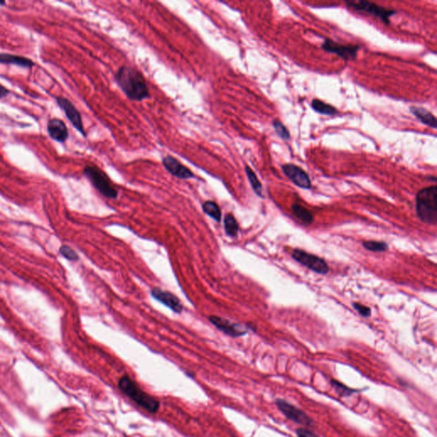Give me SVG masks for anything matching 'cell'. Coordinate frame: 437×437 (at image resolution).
Wrapping results in <instances>:
<instances>
[{
    "label": "cell",
    "mask_w": 437,
    "mask_h": 437,
    "mask_svg": "<svg viewBox=\"0 0 437 437\" xmlns=\"http://www.w3.org/2000/svg\"><path fill=\"white\" fill-rule=\"evenodd\" d=\"M362 245L365 249L373 252H385L389 249V245L386 243L378 241H366Z\"/></svg>",
    "instance_id": "cell-22"
},
{
    "label": "cell",
    "mask_w": 437,
    "mask_h": 437,
    "mask_svg": "<svg viewBox=\"0 0 437 437\" xmlns=\"http://www.w3.org/2000/svg\"><path fill=\"white\" fill-rule=\"evenodd\" d=\"M208 320L218 330H220V332L232 338H239L248 333V329L245 326H242L241 324L232 322L225 318L211 315L208 317Z\"/></svg>",
    "instance_id": "cell-9"
},
{
    "label": "cell",
    "mask_w": 437,
    "mask_h": 437,
    "mask_svg": "<svg viewBox=\"0 0 437 437\" xmlns=\"http://www.w3.org/2000/svg\"><path fill=\"white\" fill-rule=\"evenodd\" d=\"M151 296L154 299L170 308L174 313L180 314L182 312V302L175 295L169 291H163L161 288H153L151 290Z\"/></svg>",
    "instance_id": "cell-12"
},
{
    "label": "cell",
    "mask_w": 437,
    "mask_h": 437,
    "mask_svg": "<svg viewBox=\"0 0 437 437\" xmlns=\"http://www.w3.org/2000/svg\"><path fill=\"white\" fill-rule=\"evenodd\" d=\"M203 212L213 220H216L217 222L221 221V210L217 203L214 201H206L203 204Z\"/></svg>",
    "instance_id": "cell-19"
},
{
    "label": "cell",
    "mask_w": 437,
    "mask_h": 437,
    "mask_svg": "<svg viewBox=\"0 0 437 437\" xmlns=\"http://www.w3.org/2000/svg\"><path fill=\"white\" fill-rule=\"evenodd\" d=\"M9 94V90L0 84V98L6 97Z\"/></svg>",
    "instance_id": "cell-28"
},
{
    "label": "cell",
    "mask_w": 437,
    "mask_h": 437,
    "mask_svg": "<svg viewBox=\"0 0 437 437\" xmlns=\"http://www.w3.org/2000/svg\"><path fill=\"white\" fill-rule=\"evenodd\" d=\"M291 209L296 217L298 218L304 224H312L314 221V215L308 209L298 203H294Z\"/></svg>",
    "instance_id": "cell-18"
},
{
    "label": "cell",
    "mask_w": 437,
    "mask_h": 437,
    "mask_svg": "<svg viewBox=\"0 0 437 437\" xmlns=\"http://www.w3.org/2000/svg\"><path fill=\"white\" fill-rule=\"evenodd\" d=\"M224 226L226 235L231 238H236L239 231L238 221L232 214H227L224 219Z\"/></svg>",
    "instance_id": "cell-20"
},
{
    "label": "cell",
    "mask_w": 437,
    "mask_h": 437,
    "mask_svg": "<svg viewBox=\"0 0 437 437\" xmlns=\"http://www.w3.org/2000/svg\"><path fill=\"white\" fill-rule=\"evenodd\" d=\"M84 173L88 178L94 187L103 195V197L115 199L118 197V191L112 185L108 175L97 166L88 165L84 168Z\"/></svg>",
    "instance_id": "cell-4"
},
{
    "label": "cell",
    "mask_w": 437,
    "mask_h": 437,
    "mask_svg": "<svg viewBox=\"0 0 437 437\" xmlns=\"http://www.w3.org/2000/svg\"><path fill=\"white\" fill-rule=\"evenodd\" d=\"M416 211L425 223L437 225V187L432 185L420 190L416 195Z\"/></svg>",
    "instance_id": "cell-2"
},
{
    "label": "cell",
    "mask_w": 437,
    "mask_h": 437,
    "mask_svg": "<svg viewBox=\"0 0 437 437\" xmlns=\"http://www.w3.org/2000/svg\"><path fill=\"white\" fill-rule=\"evenodd\" d=\"M346 3L350 9H355L359 12H366L370 15H374L376 17L379 18L386 25L390 24L391 22L390 19L396 13V10L394 9H386L383 6L368 1H357V2L352 1V2H347Z\"/></svg>",
    "instance_id": "cell-5"
},
{
    "label": "cell",
    "mask_w": 437,
    "mask_h": 437,
    "mask_svg": "<svg viewBox=\"0 0 437 437\" xmlns=\"http://www.w3.org/2000/svg\"><path fill=\"white\" fill-rule=\"evenodd\" d=\"M245 173H246L248 179H249L250 185H251V187H252L253 190L255 191V193L256 194L258 197H262V198H263L264 196H263L262 185H261V183L260 182V180H259L258 178L256 176L255 172L252 170L251 167H249V166H246V167H245Z\"/></svg>",
    "instance_id": "cell-21"
},
{
    "label": "cell",
    "mask_w": 437,
    "mask_h": 437,
    "mask_svg": "<svg viewBox=\"0 0 437 437\" xmlns=\"http://www.w3.org/2000/svg\"><path fill=\"white\" fill-rule=\"evenodd\" d=\"M162 164L168 173H170L172 175L176 177L178 179H189L195 177L194 173L188 167L184 166L181 162H179L173 156H167L163 157Z\"/></svg>",
    "instance_id": "cell-13"
},
{
    "label": "cell",
    "mask_w": 437,
    "mask_h": 437,
    "mask_svg": "<svg viewBox=\"0 0 437 437\" xmlns=\"http://www.w3.org/2000/svg\"><path fill=\"white\" fill-rule=\"evenodd\" d=\"M282 170L285 173V176L298 187L305 190H309L311 188V179L308 176V173L297 165L292 163L283 165Z\"/></svg>",
    "instance_id": "cell-11"
},
{
    "label": "cell",
    "mask_w": 437,
    "mask_h": 437,
    "mask_svg": "<svg viewBox=\"0 0 437 437\" xmlns=\"http://www.w3.org/2000/svg\"><path fill=\"white\" fill-rule=\"evenodd\" d=\"M292 257L300 264L314 271V273L322 275L328 273V265L322 258L318 257L317 255L306 252L304 250H295L292 253Z\"/></svg>",
    "instance_id": "cell-6"
},
{
    "label": "cell",
    "mask_w": 437,
    "mask_h": 437,
    "mask_svg": "<svg viewBox=\"0 0 437 437\" xmlns=\"http://www.w3.org/2000/svg\"><path fill=\"white\" fill-rule=\"evenodd\" d=\"M47 132L50 138L59 143H64L68 138V127L58 118H53L47 124Z\"/></svg>",
    "instance_id": "cell-14"
},
{
    "label": "cell",
    "mask_w": 437,
    "mask_h": 437,
    "mask_svg": "<svg viewBox=\"0 0 437 437\" xmlns=\"http://www.w3.org/2000/svg\"><path fill=\"white\" fill-rule=\"evenodd\" d=\"M119 388L130 399L136 402L141 408L149 412L150 414H156L160 408L158 401L145 393L138 387L135 382L132 381L127 376H123L119 380Z\"/></svg>",
    "instance_id": "cell-3"
},
{
    "label": "cell",
    "mask_w": 437,
    "mask_h": 437,
    "mask_svg": "<svg viewBox=\"0 0 437 437\" xmlns=\"http://www.w3.org/2000/svg\"><path fill=\"white\" fill-rule=\"evenodd\" d=\"M56 103L58 104L59 107L63 110L65 115L67 116L69 121L78 131H79L83 136H86L84 126H83L82 118L80 115L79 110L76 109V107L73 105V103L70 100H68L66 97H56Z\"/></svg>",
    "instance_id": "cell-10"
},
{
    "label": "cell",
    "mask_w": 437,
    "mask_h": 437,
    "mask_svg": "<svg viewBox=\"0 0 437 437\" xmlns=\"http://www.w3.org/2000/svg\"><path fill=\"white\" fill-rule=\"evenodd\" d=\"M311 106L314 111L317 112L321 115L332 116V115H337L338 113V109H336L335 107L329 104V103H325L324 101H321L320 99L313 100Z\"/></svg>",
    "instance_id": "cell-17"
},
{
    "label": "cell",
    "mask_w": 437,
    "mask_h": 437,
    "mask_svg": "<svg viewBox=\"0 0 437 437\" xmlns=\"http://www.w3.org/2000/svg\"><path fill=\"white\" fill-rule=\"evenodd\" d=\"M297 434L298 437H319L311 431H308L305 428L297 429Z\"/></svg>",
    "instance_id": "cell-27"
},
{
    "label": "cell",
    "mask_w": 437,
    "mask_h": 437,
    "mask_svg": "<svg viewBox=\"0 0 437 437\" xmlns=\"http://www.w3.org/2000/svg\"><path fill=\"white\" fill-rule=\"evenodd\" d=\"M410 111L412 112V114H413L418 120H420V122H422L423 124H425L426 126L432 127L433 129H437V118H436V116L432 114V112L429 111V110L425 109V108L416 107V106H413V107H411V108H410Z\"/></svg>",
    "instance_id": "cell-15"
},
{
    "label": "cell",
    "mask_w": 437,
    "mask_h": 437,
    "mask_svg": "<svg viewBox=\"0 0 437 437\" xmlns=\"http://www.w3.org/2000/svg\"><path fill=\"white\" fill-rule=\"evenodd\" d=\"M353 307H354L355 310L358 312L359 314L362 315L363 317H370L371 314H372L371 308H368L367 306L363 305V304L358 303V302H354V303H353Z\"/></svg>",
    "instance_id": "cell-26"
},
{
    "label": "cell",
    "mask_w": 437,
    "mask_h": 437,
    "mask_svg": "<svg viewBox=\"0 0 437 437\" xmlns=\"http://www.w3.org/2000/svg\"><path fill=\"white\" fill-rule=\"evenodd\" d=\"M115 80L129 99L140 102L150 97L146 80L136 68L127 66L120 67L115 74Z\"/></svg>",
    "instance_id": "cell-1"
},
{
    "label": "cell",
    "mask_w": 437,
    "mask_h": 437,
    "mask_svg": "<svg viewBox=\"0 0 437 437\" xmlns=\"http://www.w3.org/2000/svg\"><path fill=\"white\" fill-rule=\"evenodd\" d=\"M59 252L68 261H76L79 260V256L77 255V253L68 245H62L60 247Z\"/></svg>",
    "instance_id": "cell-25"
},
{
    "label": "cell",
    "mask_w": 437,
    "mask_h": 437,
    "mask_svg": "<svg viewBox=\"0 0 437 437\" xmlns=\"http://www.w3.org/2000/svg\"><path fill=\"white\" fill-rule=\"evenodd\" d=\"M323 50L326 52L333 53L345 61H353L357 57L360 46L355 44H343L333 41L331 38H326L323 43Z\"/></svg>",
    "instance_id": "cell-8"
},
{
    "label": "cell",
    "mask_w": 437,
    "mask_h": 437,
    "mask_svg": "<svg viewBox=\"0 0 437 437\" xmlns=\"http://www.w3.org/2000/svg\"><path fill=\"white\" fill-rule=\"evenodd\" d=\"M277 408H279V411L284 414L287 419L297 423L298 425L304 426H311L314 424V420L309 418L306 414L305 412L302 411L299 408L291 404L290 402L283 399H277L275 401Z\"/></svg>",
    "instance_id": "cell-7"
},
{
    "label": "cell",
    "mask_w": 437,
    "mask_h": 437,
    "mask_svg": "<svg viewBox=\"0 0 437 437\" xmlns=\"http://www.w3.org/2000/svg\"><path fill=\"white\" fill-rule=\"evenodd\" d=\"M332 385L334 387L335 391H337V393L341 396V397H345V396H351L353 393L356 392V391L347 387L346 385L341 384L337 380H332Z\"/></svg>",
    "instance_id": "cell-24"
},
{
    "label": "cell",
    "mask_w": 437,
    "mask_h": 437,
    "mask_svg": "<svg viewBox=\"0 0 437 437\" xmlns=\"http://www.w3.org/2000/svg\"><path fill=\"white\" fill-rule=\"evenodd\" d=\"M0 63L3 64L16 65L22 68H32L34 66V62L32 60L25 56H16L9 53H0Z\"/></svg>",
    "instance_id": "cell-16"
},
{
    "label": "cell",
    "mask_w": 437,
    "mask_h": 437,
    "mask_svg": "<svg viewBox=\"0 0 437 437\" xmlns=\"http://www.w3.org/2000/svg\"><path fill=\"white\" fill-rule=\"evenodd\" d=\"M0 5H5V2H0Z\"/></svg>",
    "instance_id": "cell-29"
},
{
    "label": "cell",
    "mask_w": 437,
    "mask_h": 437,
    "mask_svg": "<svg viewBox=\"0 0 437 437\" xmlns=\"http://www.w3.org/2000/svg\"><path fill=\"white\" fill-rule=\"evenodd\" d=\"M273 126L279 138H281L284 140H289L291 138V133L289 132V130L280 120L277 119L273 120Z\"/></svg>",
    "instance_id": "cell-23"
}]
</instances>
